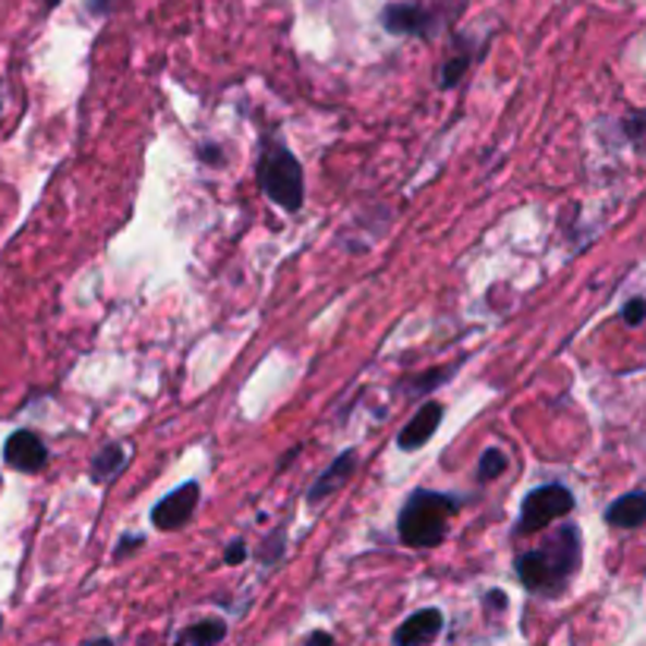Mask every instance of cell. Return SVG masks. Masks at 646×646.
Segmentation results:
<instances>
[{"label": "cell", "instance_id": "ba28073f", "mask_svg": "<svg viewBox=\"0 0 646 646\" xmlns=\"http://www.w3.org/2000/svg\"><path fill=\"white\" fill-rule=\"evenodd\" d=\"M441 416H444L441 404H436V401H426L419 411L413 413L411 423L401 429V436H398V448H401V451H416V448H423L426 441L439 432Z\"/></svg>", "mask_w": 646, "mask_h": 646}, {"label": "cell", "instance_id": "8992f818", "mask_svg": "<svg viewBox=\"0 0 646 646\" xmlns=\"http://www.w3.org/2000/svg\"><path fill=\"white\" fill-rule=\"evenodd\" d=\"M3 461L13 471L38 473L45 471V464H48V448H45V441L38 439L35 432L20 429V432H13L7 439V444H3Z\"/></svg>", "mask_w": 646, "mask_h": 646}, {"label": "cell", "instance_id": "7c38bea8", "mask_svg": "<svg viewBox=\"0 0 646 646\" xmlns=\"http://www.w3.org/2000/svg\"><path fill=\"white\" fill-rule=\"evenodd\" d=\"M123 464H126V448L123 444H108L105 451L95 454V461L88 467V476H92L95 486H105V483H111L123 471Z\"/></svg>", "mask_w": 646, "mask_h": 646}, {"label": "cell", "instance_id": "d6986e66", "mask_svg": "<svg viewBox=\"0 0 646 646\" xmlns=\"http://www.w3.org/2000/svg\"><path fill=\"white\" fill-rule=\"evenodd\" d=\"M246 556H249V552H246V543H243V539H234V543L224 549V561H228V564H240V561H246Z\"/></svg>", "mask_w": 646, "mask_h": 646}, {"label": "cell", "instance_id": "ac0fdd59", "mask_svg": "<svg viewBox=\"0 0 646 646\" xmlns=\"http://www.w3.org/2000/svg\"><path fill=\"white\" fill-rule=\"evenodd\" d=\"M621 319L627 325H641L646 319V300L644 296H634V300H627V306L621 309Z\"/></svg>", "mask_w": 646, "mask_h": 646}, {"label": "cell", "instance_id": "4fadbf2b", "mask_svg": "<svg viewBox=\"0 0 646 646\" xmlns=\"http://www.w3.org/2000/svg\"><path fill=\"white\" fill-rule=\"evenodd\" d=\"M228 634V624L218 621V618H208V621H199V624H190L186 634H183V644L190 646H218L224 641Z\"/></svg>", "mask_w": 646, "mask_h": 646}, {"label": "cell", "instance_id": "2e32d148", "mask_svg": "<svg viewBox=\"0 0 646 646\" xmlns=\"http://www.w3.org/2000/svg\"><path fill=\"white\" fill-rule=\"evenodd\" d=\"M471 54H458V58H451L444 66H441V88H451L461 83V76L467 73V66H471Z\"/></svg>", "mask_w": 646, "mask_h": 646}, {"label": "cell", "instance_id": "9a60e30c", "mask_svg": "<svg viewBox=\"0 0 646 646\" xmlns=\"http://www.w3.org/2000/svg\"><path fill=\"white\" fill-rule=\"evenodd\" d=\"M256 559L263 561L265 568H271V564H278V561L284 559V533H281V529H275V533L265 536V543L259 546Z\"/></svg>", "mask_w": 646, "mask_h": 646}, {"label": "cell", "instance_id": "8fae6325", "mask_svg": "<svg viewBox=\"0 0 646 646\" xmlns=\"http://www.w3.org/2000/svg\"><path fill=\"white\" fill-rule=\"evenodd\" d=\"M606 521L612 524V527L621 529H637L646 524V492H627V496H621L618 501L609 504V511H606Z\"/></svg>", "mask_w": 646, "mask_h": 646}, {"label": "cell", "instance_id": "44dd1931", "mask_svg": "<svg viewBox=\"0 0 646 646\" xmlns=\"http://www.w3.org/2000/svg\"><path fill=\"white\" fill-rule=\"evenodd\" d=\"M143 543H146L143 536H126V539H120V543H118V559L130 556V549H139Z\"/></svg>", "mask_w": 646, "mask_h": 646}, {"label": "cell", "instance_id": "cb8c5ba5", "mask_svg": "<svg viewBox=\"0 0 646 646\" xmlns=\"http://www.w3.org/2000/svg\"><path fill=\"white\" fill-rule=\"evenodd\" d=\"M174 646H183V644H174Z\"/></svg>", "mask_w": 646, "mask_h": 646}, {"label": "cell", "instance_id": "7402d4cb", "mask_svg": "<svg viewBox=\"0 0 646 646\" xmlns=\"http://www.w3.org/2000/svg\"><path fill=\"white\" fill-rule=\"evenodd\" d=\"M306 646H334V641H331V634H325V631H316V634H309Z\"/></svg>", "mask_w": 646, "mask_h": 646}, {"label": "cell", "instance_id": "5b68a950", "mask_svg": "<svg viewBox=\"0 0 646 646\" xmlns=\"http://www.w3.org/2000/svg\"><path fill=\"white\" fill-rule=\"evenodd\" d=\"M199 496H203V489H199V483H196V479H190V483L176 486L174 492H168L164 499L151 508V524L161 529V533H171V529L186 527V524L193 521L196 508H199Z\"/></svg>", "mask_w": 646, "mask_h": 646}, {"label": "cell", "instance_id": "e0dca14e", "mask_svg": "<svg viewBox=\"0 0 646 646\" xmlns=\"http://www.w3.org/2000/svg\"><path fill=\"white\" fill-rule=\"evenodd\" d=\"M448 373H451V369H432V373H423V376H416V379L407 385V391H413V394H423V391H429V388H436V385L444 382V379H448Z\"/></svg>", "mask_w": 646, "mask_h": 646}, {"label": "cell", "instance_id": "30bf717a", "mask_svg": "<svg viewBox=\"0 0 646 646\" xmlns=\"http://www.w3.org/2000/svg\"><path fill=\"white\" fill-rule=\"evenodd\" d=\"M353 471H356V451H341V454L325 467L322 476L313 483V489H309V496H306V499L316 504V501L334 496L338 489H344V486L351 483Z\"/></svg>", "mask_w": 646, "mask_h": 646}, {"label": "cell", "instance_id": "9c48e42d", "mask_svg": "<svg viewBox=\"0 0 646 646\" xmlns=\"http://www.w3.org/2000/svg\"><path fill=\"white\" fill-rule=\"evenodd\" d=\"M444 627V618L439 609H423L413 612L398 631H394V646H426L432 644Z\"/></svg>", "mask_w": 646, "mask_h": 646}, {"label": "cell", "instance_id": "7a4b0ae2", "mask_svg": "<svg viewBox=\"0 0 646 646\" xmlns=\"http://www.w3.org/2000/svg\"><path fill=\"white\" fill-rule=\"evenodd\" d=\"M458 499L444 496V492H413L404 501L401 514H398V536L407 549H436L444 533L448 521L458 514Z\"/></svg>", "mask_w": 646, "mask_h": 646}, {"label": "cell", "instance_id": "277c9868", "mask_svg": "<svg viewBox=\"0 0 646 646\" xmlns=\"http://www.w3.org/2000/svg\"><path fill=\"white\" fill-rule=\"evenodd\" d=\"M574 511V496L568 486H539L533 489L524 504H521V517H517V533H539L549 524H556L561 517H568Z\"/></svg>", "mask_w": 646, "mask_h": 646}, {"label": "cell", "instance_id": "5bb4252c", "mask_svg": "<svg viewBox=\"0 0 646 646\" xmlns=\"http://www.w3.org/2000/svg\"><path fill=\"white\" fill-rule=\"evenodd\" d=\"M508 471V458H504V451L501 448H489V451H483V458H479V483H492V479H499L501 473Z\"/></svg>", "mask_w": 646, "mask_h": 646}, {"label": "cell", "instance_id": "603a6c76", "mask_svg": "<svg viewBox=\"0 0 646 646\" xmlns=\"http://www.w3.org/2000/svg\"><path fill=\"white\" fill-rule=\"evenodd\" d=\"M83 646H114V644H111L108 637H98V641H86V644H83Z\"/></svg>", "mask_w": 646, "mask_h": 646}, {"label": "cell", "instance_id": "6da1fadb", "mask_svg": "<svg viewBox=\"0 0 646 646\" xmlns=\"http://www.w3.org/2000/svg\"><path fill=\"white\" fill-rule=\"evenodd\" d=\"M514 568L529 593L556 596L581 568V529L574 524H561L552 529V536L539 549L524 552Z\"/></svg>", "mask_w": 646, "mask_h": 646}, {"label": "cell", "instance_id": "ffe728a7", "mask_svg": "<svg viewBox=\"0 0 646 646\" xmlns=\"http://www.w3.org/2000/svg\"><path fill=\"white\" fill-rule=\"evenodd\" d=\"M199 158H203L206 164H211V168H221V164H224V151L218 146H203L199 148Z\"/></svg>", "mask_w": 646, "mask_h": 646}, {"label": "cell", "instance_id": "3957f363", "mask_svg": "<svg viewBox=\"0 0 646 646\" xmlns=\"http://www.w3.org/2000/svg\"><path fill=\"white\" fill-rule=\"evenodd\" d=\"M259 183H263L265 196L281 206L284 211H300L303 206V168L294 155L284 146L265 148L263 161H259Z\"/></svg>", "mask_w": 646, "mask_h": 646}, {"label": "cell", "instance_id": "52a82bcc", "mask_svg": "<svg viewBox=\"0 0 646 646\" xmlns=\"http://www.w3.org/2000/svg\"><path fill=\"white\" fill-rule=\"evenodd\" d=\"M382 23L391 35H429L432 10L416 7V3H391L382 13Z\"/></svg>", "mask_w": 646, "mask_h": 646}]
</instances>
